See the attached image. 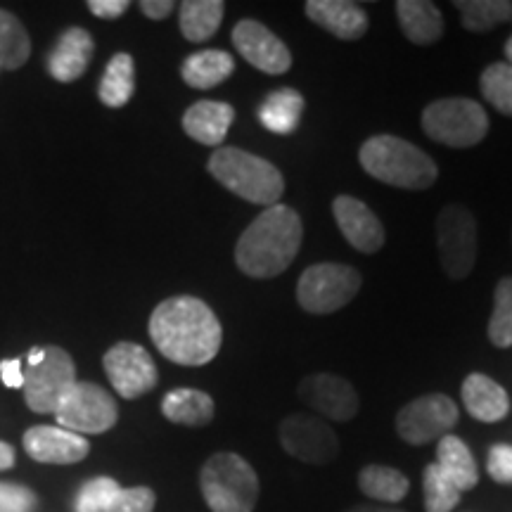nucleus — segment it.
I'll list each match as a JSON object with an SVG mask.
<instances>
[{
    "mask_svg": "<svg viewBox=\"0 0 512 512\" xmlns=\"http://www.w3.org/2000/svg\"><path fill=\"white\" fill-rule=\"evenodd\" d=\"M304 238L302 216L287 204L266 207L235 245V264L249 278H275L292 266Z\"/></svg>",
    "mask_w": 512,
    "mask_h": 512,
    "instance_id": "f03ea898",
    "label": "nucleus"
},
{
    "mask_svg": "<svg viewBox=\"0 0 512 512\" xmlns=\"http://www.w3.org/2000/svg\"><path fill=\"white\" fill-rule=\"evenodd\" d=\"M396 17L403 36L418 46H432L444 36V17L430 0H399Z\"/></svg>",
    "mask_w": 512,
    "mask_h": 512,
    "instance_id": "4be33fe9",
    "label": "nucleus"
},
{
    "mask_svg": "<svg viewBox=\"0 0 512 512\" xmlns=\"http://www.w3.org/2000/svg\"><path fill=\"white\" fill-rule=\"evenodd\" d=\"M24 451L36 463L72 465L88 456L91 444L81 434L62 430L57 425H36L24 434Z\"/></svg>",
    "mask_w": 512,
    "mask_h": 512,
    "instance_id": "f3484780",
    "label": "nucleus"
},
{
    "mask_svg": "<svg viewBox=\"0 0 512 512\" xmlns=\"http://www.w3.org/2000/svg\"><path fill=\"white\" fill-rule=\"evenodd\" d=\"M420 121L427 136L456 150L479 145L489 133L484 107L470 98L434 100L425 107Z\"/></svg>",
    "mask_w": 512,
    "mask_h": 512,
    "instance_id": "423d86ee",
    "label": "nucleus"
},
{
    "mask_svg": "<svg viewBox=\"0 0 512 512\" xmlns=\"http://www.w3.org/2000/svg\"><path fill=\"white\" fill-rule=\"evenodd\" d=\"M150 337L178 366H207L219 354L223 330L216 313L197 297H171L152 311Z\"/></svg>",
    "mask_w": 512,
    "mask_h": 512,
    "instance_id": "f257e3e1",
    "label": "nucleus"
},
{
    "mask_svg": "<svg viewBox=\"0 0 512 512\" xmlns=\"http://www.w3.org/2000/svg\"><path fill=\"white\" fill-rule=\"evenodd\" d=\"M463 403L467 413L479 422H498L510 411L508 392L489 375L472 373L463 382Z\"/></svg>",
    "mask_w": 512,
    "mask_h": 512,
    "instance_id": "412c9836",
    "label": "nucleus"
},
{
    "mask_svg": "<svg viewBox=\"0 0 512 512\" xmlns=\"http://www.w3.org/2000/svg\"><path fill=\"white\" fill-rule=\"evenodd\" d=\"M95 43L86 29H67L57 41V46L48 55V72L53 79L62 83H72L86 74L91 64Z\"/></svg>",
    "mask_w": 512,
    "mask_h": 512,
    "instance_id": "6ab92c4d",
    "label": "nucleus"
},
{
    "mask_svg": "<svg viewBox=\"0 0 512 512\" xmlns=\"http://www.w3.org/2000/svg\"><path fill=\"white\" fill-rule=\"evenodd\" d=\"M102 366L110 377L112 387L121 399H138L157 387L159 373L155 361L140 344L119 342L102 358Z\"/></svg>",
    "mask_w": 512,
    "mask_h": 512,
    "instance_id": "ddd939ff",
    "label": "nucleus"
},
{
    "mask_svg": "<svg viewBox=\"0 0 512 512\" xmlns=\"http://www.w3.org/2000/svg\"><path fill=\"white\" fill-rule=\"evenodd\" d=\"M133 91H136V64L128 53H117L102 74L98 88L102 105L114 107V110L124 107L133 98Z\"/></svg>",
    "mask_w": 512,
    "mask_h": 512,
    "instance_id": "bb28decb",
    "label": "nucleus"
},
{
    "mask_svg": "<svg viewBox=\"0 0 512 512\" xmlns=\"http://www.w3.org/2000/svg\"><path fill=\"white\" fill-rule=\"evenodd\" d=\"M437 247L444 273L465 280L477 264V221L463 204H446L437 216Z\"/></svg>",
    "mask_w": 512,
    "mask_h": 512,
    "instance_id": "6e6552de",
    "label": "nucleus"
},
{
    "mask_svg": "<svg viewBox=\"0 0 512 512\" xmlns=\"http://www.w3.org/2000/svg\"><path fill=\"white\" fill-rule=\"evenodd\" d=\"M347 512H403V510L384 508V505H356V508H351Z\"/></svg>",
    "mask_w": 512,
    "mask_h": 512,
    "instance_id": "37998d69",
    "label": "nucleus"
},
{
    "mask_svg": "<svg viewBox=\"0 0 512 512\" xmlns=\"http://www.w3.org/2000/svg\"><path fill=\"white\" fill-rule=\"evenodd\" d=\"M226 3L221 0H185L181 3V31L192 43L209 41L223 22Z\"/></svg>",
    "mask_w": 512,
    "mask_h": 512,
    "instance_id": "cd10ccee",
    "label": "nucleus"
},
{
    "mask_svg": "<svg viewBox=\"0 0 512 512\" xmlns=\"http://www.w3.org/2000/svg\"><path fill=\"white\" fill-rule=\"evenodd\" d=\"M157 496L147 486H133V489H119L105 512H152Z\"/></svg>",
    "mask_w": 512,
    "mask_h": 512,
    "instance_id": "c9c22d12",
    "label": "nucleus"
},
{
    "mask_svg": "<svg viewBox=\"0 0 512 512\" xmlns=\"http://www.w3.org/2000/svg\"><path fill=\"white\" fill-rule=\"evenodd\" d=\"M363 278L347 264H316L302 273L297 283V302L306 313L328 316L356 299Z\"/></svg>",
    "mask_w": 512,
    "mask_h": 512,
    "instance_id": "0eeeda50",
    "label": "nucleus"
},
{
    "mask_svg": "<svg viewBox=\"0 0 512 512\" xmlns=\"http://www.w3.org/2000/svg\"><path fill=\"white\" fill-rule=\"evenodd\" d=\"M162 413L166 420L176 422V425L185 427H204L214 420L216 406L209 394L200 392V389H174L164 396Z\"/></svg>",
    "mask_w": 512,
    "mask_h": 512,
    "instance_id": "5701e85b",
    "label": "nucleus"
},
{
    "mask_svg": "<svg viewBox=\"0 0 512 512\" xmlns=\"http://www.w3.org/2000/svg\"><path fill=\"white\" fill-rule=\"evenodd\" d=\"M200 489L211 512H254L259 477L238 453H214L200 472Z\"/></svg>",
    "mask_w": 512,
    "mask_h": 512,
    "instance_id": "39448f33",
    "label": "nucleus"
},
{
    "mask_svg": "<svg viewBox=\"0 0 512 512\" xmlns=\"http://www.w3.org/2000/svg\"><path fill=\"white\" fill-rule=\"evenodd\" d=\"M422 489H425L427 512H451L460 501V491L456 489V484L439 470L437 463L425 467Z\"/></svg>",
    "mask_w": 512,
    "mask_h": 512,
    "instance_id": "72a5a7b5",
    "label": "nucleus"
},
{
    "mask_svg": "<svg viewBox=\"0 0 512 512\" xmlns=\"http://www.w3.org/2000/svg\"><path fill=\"white\" fill-rule=\"evenodd\" d=\"M482 95L494 105L501 114L512 117V64L494 62L484 69L482 79H479Z\"/></svg>",
    "mask_w": 512,
    "mask_h": 512,
    "instance_id": "2f4dec72",
    "label": "nucleus"
},
{
    "mask_svg": "<svg viewBox=\"0 0 512 512\" xmlns=\"http://www.w3.org/2000/svg\"><path fill=\"white\" fill-rule=\"evenodd\" d=\"M233 46L238 53L259 69V72L280 76L290 72L292 53L290 48L256 19H242L233 29Z\"/></svg>",
    "mask_w": 512,
    "mask_h": 512,
    "instance_id": "2eb2a0df",
    "label": "nucleus"
},
{
    "mask_svg": "<svg viewBox=\"0 0 512 512\" xmlns=\"http://www.w3.org/2000/svg\"><path fill=\"white\" fill-rule=\"evenodd\" d=\"M15 465V448L0 441V470H10Z\"/></svg>",
    "mask_w": 512,
    "mask_h": 512,
    "instance_id": "79ce46f5",
    "label": "nucleus"
},
{
    "mask_svg": "<svg viewBox=\"0 0 512 512\" xmlns=\"http://www.w3.org/2000/svg\"><path fill=\"white\" fill-rule=\"evenodd\" d=\"M332 214H335L339 233L358 252L375 254L384 247V240H387L384 238V226L366 202L351 195H339L332 202Z\"/></svg>",
    "mask_w": 512,
    "mask_h": 512,
    "instance_id": "dca6fc26",
    "label": "nucleus"
},
{
    "mask_svg": "<svg viewBox=\"0 0 512 512\" xmlns=\"http://www.w3.org/2000/svg\"><path fill=\"white\" fill-rule=\"evenodd\" d=\"M489 339L498 349L512 347V278H503L494 292V313L489 320Z\"/></svg>",
    "mask_w": 512,
    "mask_h": 512,
    "instance_id": "473e14b6",
    "label": "nucleus"
},
{
    "mask_svg": "<svg viewBox=\"0 0 512 512\" xmlns=\"http://www.w3.org/2000/svg\"><path fill=\"white\" fill-rule=\"evenodd\" d=\"M38 505V498L22 484L0 482V512H31Z\"/></svg>",
    "mask_w": 512,
    "mask_h": 512,
    "instance_id": "e433bc0d",
    "label": "nucleus"
},
{
    "mask_svg": "<svg viewBox=\"0 0 512 512\" xmlns=\"http://www.w3.org/2000/svg\"><path fill=\"white\" fill-rule=\"evenodd\" d=\"M297 396L304 406L335 422L354 420L361 408L354 384L332 373H313L304 377L297 387Z\"/></svg>",
    "mask_w": 512,
    "mask_h": 512,
    "instance_id": "4468645a",
    "label": "nucleus"
},
{
    "mask_svg": "<svg viewBox=\"0 0 512 512\" xmlns=\"http://www.w3.org/2000/svg\"><path fill=\"white\" fill-rule=\"evenodd\" d=\"M31 43L15 15L0 10V67L19 69L29 60Z\"/></svg>",
    "mask_w": 512,
    "mask_h": 512,
    "instance_id": "7c9ffc66",
    "label": "nucleus"
},
{
    "mask_svg": "<svg viewBox=\"0 0 512 512\" xmlns=\"http://www.w3.org/2000/svg\"><path fill=\"white\" fill-rule=\"evenodd\" d=\"M233 72V55L226 53V50H202V53L190 55L181 67L183 81L190 88H200V91L219 86L228 76H233Z\"/></svg>",
    "mask_w": 512,
    "mask_h": 512,
    "instance_id": "a878e982",
    "label": "nucleus"
},
{
    "mask_svg": "<svg viewBox=\"0 0 512 512\" xmlns=\"http://www.w3.org/2000/svg\"><path fill=\"white\" fill-rule=\"evenodd\" d=\"M358 162L380 183L403 190H427L439 178L437 162L427 152L396 136L368 138L358 152Z\"/></svg>",
    "mask_w": 512,
    "mask_h": 512,
    "instance_id": "7ed1b4c3",
    "label": "nucleus"
},
{
    "mask_svg": "<svg viewBox=\"0 0 512 512\" xmlns=\"http://www.w3.org/2000/svg\"><path fill=\"white\" fill-rule=\"evenodd\" d=\"M76 384L72 356L60 347H48L46 358L24 373V399L34 413H55Z\"/></svg>",
    "mask_w": 512,
    "mask_h": 512,
    "instance_id": "9d476101",
    "label": "nucleus"
},
{
    "mask_svg": "<svg viewBox=\"0 0 512 512\" xmlns=\"http://www.w3.org/2000/svg\"><path fill=\"white\" fill-rule=\"evenodd\" d=\"M235 121L233 105L219 100H200L183 114V131L202 145L219 147Z\"/></svg>",
    "mask_w": 512,
    "mask_h": 512,
    "instance_id": "aec40b11",
    "label": "nucleus"
},
{
    "mask_svg": "<svg viewBox=\"0 0 512 512\" xmlns=\"http://www.w3.org/2000/svg\"><path fill=\"white\" fill-rule=\"evenodd\" d=\"M280 444L285 453L309 465H328L339 453V439L328 422L304 413L280 422Z\"/></svg>",
    "mask_w": 512,
    "mask_h": 512,
    "instance_id": "f8f14e48",
    "label": "nucleus"
},
{
    "mask_svg": "<svg viewBox=\"0 0 512 512\" xmlns=\"http://www.w3.org/2000/svg\"><path fill=\"white\" fill-rule=\"evenodd\" d=\"M458 422V406L446 394H425L401 408L396 415V434L406 444L422 446L446 437Z\"/></svg>",
    "mask_w": 512,
    "mask_h": 512,
    "instance_id": "9b49d317",
    "label": "nucleus"
},
{
    "mask_svg": "<svg viewBox=\"0 0 512 512\" xmlns=\"http://www.w3.org/2000/svg\"><path fill=\"white\" fill-rule=\"evenodd\" d=\"M306 17L342 41H358L368 31L366 10L349 0H309Z\"/></svg>",
    "mask_w": 512,
    "mask_h": 512,
    "instance_id": "a211bd4d",
    "label": "nucleus"
},
{
    "mask_svg": "<svg viewBox=\"0 0 512 512\" xmlns=\"http://www.w3.org/2000/svg\"><path fill=\"white\" fill-rule=\"evenodd\" d=\"M43 358H46V349H31V354H29V366L34 368V366H38V363H43Z\"/></svg>",
    "mask_w": 512,
    "mask_h": 512,
    "instance_id": "c03bdc74",
    "label": "nucleus"
},
{
    "mask_svg": "<svg viewBox=\"0 0 512 512\" xmlns=\"http://www.w3.org/2000/svg\"><path fill=\"white\" fill-rule=\"evenodd\" d=\"M0 380L5 382V387L22 389L24 387L22 358H8V361L0 363Z\"/></svg>",
    "mask_w": 512,
    "mask_h": 512,
    "instance_id": "ea45409f",
    "label": "nucleus"
},
{
    "mask_svg": "<svg viewBox=\"0 0 512 512\" xmlns=\"http://www.w3.org/2000/svg\"><path fill=\"white\" fill-rule=\"evenodd\" d=\"M176 5L171 3V0H143L140 3V10H143L145 17L150 19H164L169 17L171 12H174Z\"/></svg>",
    "mask_w": 512,
    "mask_h": 512,
    "instance_id": "a19ab883",
    "label": "nucleus"
},
{
    "mask_svg": "<svg viewBox=\"0 0 512 512\" xmlns=\"http://www.w3.org/2000/svg\"><path fill=\"white\" fill-rule=\"evenodd\" d=\"M304 114V95L294 88H280L268 95L259 107V121L278 136H290L297 131Z\"/></svg>",
    "mask_w": 512,
    "mask_h": 512,
    "instance_id": "393cba45",
    "label": "nucleus"
},
{
    "mask_svg": "<svg viewBox=\"0 0 512 512\" xmlns=\"http://www.w3.org/2000/svg\"><path fill=\"white\" fill-rule=\"evenodd\" d=\"M437 467L453 484H456L460 494L475 489L479 482L477 463L475 458H472L470 448H467L463 439L453 437V434H446V437L439 439Z\"/></svg>",
    "mask_w": 512,
    "mask_h": 512,
    "instance_id": "b1692460",
    "label": "nucleus"
},
{
    "mask_svg": "<svg viewBox=\"0 0 512 512\" xmlns=\"http://www.w3.org/2000/svg\"><path fill=\"white\" fill-rule=\"evenodd\" d=\"M453 5L460 10L463 27L475 34H486L498 24L512 19L510 0H458Z\"/></svg>",
    "mask_w": 512,
    "mask_h": 512,
    "instance_id": "c756f323",
    "label": "nucleus"
},
{
    "mask_svg": "<svg viewBox=\"0 0 512 512\" xmlns=\"http://www.w3.org/2000/svg\"><path fill=\"white\" fill-rule=\"evenodd\" d=\"M207 169L223 188L261 207L278 204L285 192V178L278 166L240 147H219L209 157Z\"/></svg>",
    "mask_w": 512,
    "mask_h": 512,
    "instance_id": "20e7f679",
    "label": "nucleus"
},
{
    "mask_svg": "<svg viewBox=\"0 0 512 512\" xmlns=\"http://www.w3.org/2000/svg\"><path fill=\"white\" fill-rule=\"evenodd\" d=\"M121 486L112 477H95L81 486L76 496V512H105Z\"/></svg>",
    "mask_w": 512,
    "mask_h": 512,
    "instance_id": "f704fd0d",
    "label": "nucleus"
},
{
    "mask_svg": "<svg viewBox=\"0 0 512 512\" xmlns=\"http://www.w3.org/2000/svg\"><path fill=\"white\" fill-rule=\"evenodd\" d=\"M358 489L373 501L399 503L411 489V482L403 472L389 465H366L358 472Z\"/></svg>",
    "mask_w": 512,
    "mask_h": 512,
    "instance_id": "c85d7f7f",
    "label": "nucleus"
},
{
    "mask_svg": "<svg viewBox=\"0 0 512 512\" xmlns=\"http://www.w3.org/2000/svg\"><path fill=\"white\" fill-rule=\"evenodd\" d=\"M88 10L100 19H117L128 10V0H91Z\"/></svg>",
    "mask_w": 512,
    "mask_h": 512,
    "instance_id": "58836bf2",
    "label": "nucleus"
},
{
    "mask_svg": "<svg viewBox=\"0 0 512 512\" xmlns=\"http://www.w3.org/2000/svg\"><path fill=\"white\" fill-rule=\"evenodd\" d=\"M57 427L74 434H105L119 420V408L110 392L93 382H76L57 411Z\"/></svg>",
    "mask_w": 512,
    "mask_h": 512,
    "instance_id": "1a4fd4ad",
    "label": "nucleus"
},
{
    "mask_svg": "<svg viewBox=\"0 0 512 512\" xmlns=\"http://www.w3.org/2000/svg\"><path fill=\"white\" fill-rule=\"evenodd\" d=\"M486 470L489 477L498 484H512V446L496 444L489 451V460H486Z\"/></svg>",
    "mask_w": 512,
    "mask_h": 512,
    "instance_id": "4c0bfd02",
    "label": "nucleus"
},
{
    "mask_svg": "<svg viewBox=\"0 0 512 512\" xmlns=\"http://www.w3.org/2000/svg\"><path fill=\"white\" fill-rule=\"evenodd\" d=\"M505 57H508V64H512V36L508 38V43H505Z\"/></svg>",
    "mask_w": 512,
    "mask_h": 512,
    "instance_id": "a18cd8bd",
    "label": "nucleus"
}]
</instances>
